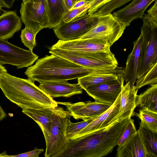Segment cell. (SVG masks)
Here are the masks:
<instances>
[{
  "mask_svg": "<svg viewBox=\"0 0 157 157\" xmlns=\"http://www.w3.org/2000/svg\"><path fill=\"white\" fill-rule=\"evenodd\" d=\"M142 40L137 79L140 78L157 63V22L147 14L142 18Z\"/></svg>",
  "mask_w": 157,
  "mask_h": 157,
  "instance_id": "277c9868",
  "label": "cell"
},
{
  "mask_svg": "<svg viewBox=\"0 0 157 157\" xmlns=\"http://www.w3.org/2000/svg\"><path fill=\"white\" fill-rule=\"evenodd\" d=\"M136 115L141 122L154 133H157V113L140 109Z\"/></svg>",
  "mask_w": 157,
  "mask_h": 157,
  "instance_id": "484cf974",
  "label": "cell"
},
{
  "mask_svg": "<svg viewBox=\"0 0 157 157\" xmlns=\"http://www.w3.org/2000/svg\"><path fill=\"white\" fill-rule=\"evenodd\" d=\"M43 151L44 149H43L35 147L33 151L13 155H7L6 157H38L39 155Z\"/></svg>",
  "mask_w": 157,
  "mask_h": 157,
  "instance_id": "836d02e7",
  "label": "cell"
},
{
  "mask_svg": "<svg viewBox=\"0 0 157 157\" xmlns=\"http://www.w3.org/2000/svg\"><path fill=\"white\" fill-rule=\"evenodd\" d=\"M68 111L58 106L55 108L40 109H22V112L33 120L38 124L44 134V138L50 134L54 116L65 113Z\"/></svg>",
  "mask_w": 157,
  "mask_h": 157,
  "instance_id": "4fadbf2b",
  "label": "cell"
},
{
  "mask_svg": "<svg viewBox=\"0 0 157 157\" xmlns=\"http://www.w3.org/2000/svg\"><path fill=\"white\" fill-rule=\"evenodd\" d=\"M124 68L117 67L112 70H104L79 78L78 83L85 90L91 86L115 79L123 75Z\"/></svg>",
  "mask_w": 157,
  "mask_h": 157,
  "instance_id": "d6986e66",
  "label": "cell"
},
{
  "mask_svg": "<svg viewBox=\"0 0 157 157\" xmlns=\"http://www.w3.org/2000/svg\"><path fill=\"white\" fill-rule=\"evenodd\" d=\"M138 130L147 157H157V133L152 132L141 122Z\"/></svg>",
  "mask_w": 157,
  "mask_h": 157,
  "instance_id": "d4e9b609",
  "label": "cell"
},
{
  "mask_svg": "<svg viewBox=\"0 0 157 157\" xmlns=\"http://www.w3.org/2000/svg\"><path fill=\"white\" fill-rule=\"evenodd\" d=\"M133 120L130 118L118 142V145H124L137 132Z\"/></svg>",
  "mask_w": 157,
  "mask_h": 157,
  "instance_id": "1f68e13d",
  "label": "cell"
},
{
  "mask_svg": "<svg viewBox=\"0 0 157 157\" xmlns=\"http://www.w3.org/2000/svg\"><path fill=\"white\" fill-rule=\"evenodd\" d=\"M123 75L116 79L93 85L85 90L95 101L112 105L121 92Z\"/></svg>",
  "mask_w": 157,
  "mask_h": 157,
  "instance_id": "8fae6325",
  "label": "cell"
},
{
  "mask_svg": "<svg viewBox=\"0 0 157 157\" xmlns=\"http://www.w3.org/2000/svg\"><path fill=\"white\" fill-rule=\"evenodd\" d=\"M126 28L111 13L98 15L95 26L78 39H91L111 47L122 36Z\"/></svg>",
  "mask_w": 157,
  "mask_h": 157,
  "instance_id": "8992f818",
  "label": "cell"
},
{
  "mask_svg": "<svg viewBox=\"0 0 157 157\" xmlns=\"http://www.w3.org/2000/svg\"><path fill=\"white\" fill-rule=\"evenodd\" d=\"M155 0H132L129 4L114 12L113 16L126 27L134 20L142 18L146 9Z\"/></svg>",
  "mask_w": 157,
  "mask_h": 157,
  "instance_id": "2e32d148",
  "label": "cell"
},
{
  "mask_svg": "<svg viewBox=\"0 0 157 157\" xmlns=\"http://www.w3.org/2000/svg\"><path fill=\"white\" fill-rule=\"evenodd\" d=\"M78 0H64L67 10H70Z\"/></svg>",
  "mask_w": 157,
  "mask_h": 157,
  "instance_id": "74e56055",
  "label": "cell"
},
{
  "mask_svg": "<svg viewBox=\"0 0 157 157\" xmlns=\"http://www.w3.org/2000/svg\"><path fill=\"white\" fill-rule=\"evenodd\" d=\"M49 18V29L54 28L63 22L67 10L64 0H46Z\"/></svg>",
  "mask_w": 157,
  "mask_h": 157,
  "instance_id": "cb8c5ba5",
  "label": "cell"
},
{
  "mask_svg": "<svg viewBox=\"0 0 157 157\" xmlns=\"http://www.w3.org/2000/svg\"><path fill=\"white\" fill-rule=\"evenodd\" d=\"M95 118H89L79 122L73 123L71 122L69 118L68 120L66 129L68 139L72 138Z\"/></svg>",
  "mask_w": 157,
  "mask_h": 157,
  "instance_id": "83f0119b",
  "label": "cell"
},
{
  "mask_svg": "<svg viewBox=\"0 0 157 157\" xmlns=\"http://www.w3.org/2000/svg\"><path fill=\"white\" fill-rule=\"evenodd\" d=\"M0 88L10 101L22 109H40L58 106L57 102L34 82L7 72L0 74Z\"/></svg>",
  "mask_w": 157,
  "mask_h": 157,
  "instance_id": "7a4b0ae2",
  "label": "cell"
},
{
  "mask_svg": "<svg viewBox=\"0 0 157 157\" xmlns=\"http://www.w3.org/2000/svg\"><path fill=\"white\" fill-rule=\"evenodd\" d=\"M70 116L68 111L54 116L51 133L45 138V157H60L65 150L68 140L66 133V126Z\"/></svg>",
  "mask_w": 157,
  "mask_h": 157,
  "instance_id": "ba28073f",
  "label": "cell"
},
{
  "mask_svg": "<svg viewBox=\"0 0 157 157\" xmlns=\"http://www.w3.org/2000/svg\"><path fill=\"white\" fill-rule=\"evenodd\" d=\"M103 70L85 67L58 56L51 54L38 59L25 72L33 82L68 80Z\"/></svg>",
  "mask_w": 157,
  "mask_h": 157,
  "instance_id": "3957f363",
  "label": "cell"
},
{
  "mask_svg": "<svg viewBox=\"0 0 157 157\" xmlns=\"http://www.w3.org/2000/svg\"><path fill=\"white\" fill-rule=\"evenodd\" d=\"M57 103L65 105L70 115L75 119H81L83 120L96 118L105 112L112 105L96 101L79 102L74 103L62 102H57Z\"/></svg>",
  "mask_w": 157,
  "mask_h": 157,
  "instance_id": "7c38bea8",
  "label": "cell"
},
{
  "mask_svg": "<svg viewBox=\"0 0 157 157\" xmlns=\"http://www.w3.org/2000/svg\"><path fill=\"white\" fill-rule=\"evenodd\" d=\"M136 82V88L138 90L144 86L157 83V63Z\"/></svg>",
  "mask_w": 157,
  "mask_h": 157,
  "instance_id": "4316f807",
  "label": "cell"
},
{
  "mask_svg": "<svg viewBox=\"0 0 157 157\" xmlns=\"http://www.w3.org/2000/svg\"><path fill=\"white\" fill-rule=\"evenodd\" d=\"M147 14L153 21L157 22V0H155L153 5L147 11Z\"/></svg>",
  "mask_w": 157,
  "mask_h": 157,
  "instance_id": "e575fe53",
  "label": "cell"
},
{
  "mask_svg": "<svg viewBox=\"0 0 157 157\" xmlns=\"http://www.w3.org/2000/svg\"><path fill=\"white\" fill-rule=\"evenodd\" d=\"M36 34L32 29L25 27L21 30L20 36L21 41L30 50L33 51L36 46Z\"/></svg>",
  "mask_w": 157,
  "mask_h": 157,
  "instance_id": "f546056e",
  "label": "cell"
},
{
  "mask_svg": "<svg viewBox=\"0 0 157 157\" xmlns=\"http://www.w3.org/2000/svg\"><path fill=\"white\" fill-rule=\"evenodd\" d=\"M121 93L114 102L105 112L94 119L72 138L80 137L106 128L118 119L120 110Z\"/></svg>",
  "mask_w": 157,
  "mask_h": 157,
  "instance_id": "9a60e30c",
  "label": "cell"
},
{
  "mask_svg": "<svg viewBox=\"0 0 157 157\" xmlns=\"http://www.w3.org/2000/svg\"><path fill=\"white\" fill-rule=\"evenodd\" d=\"M15 0H0V3L2 7L10 9L13 6Z\"/></svg>",
  "mask_w": 157,
  "mask_h": 157,
  "instance_id": "d590c367",
  "label": "cell"
},
{
  "mask_svg": "<svg viewBox=\"0 0 157 157\" xmlns=\"http://www.w3.org/2000/svg\"><path fill=\"white\" fill-rule=\"evenodd\" d=\"M111 0H89V8L88 13L92 15L104 5Z\"/></svg>",
  "mask_w": 157,
  "mask_h": 157,
  "instance_id": "d6a6232c",
  "label": "cell"
},
{
  "mask_svg": "<svg viewBox=\"0 0 157 157\" xmlns=\"http://www.w3.org/2000/svg\"><path fill=\"white\" fill-rule=\"evenodd\" d=\"M98 15L86 13L77 19L65 23L62 22L53 29L58 38L64 41L78 39L92 29L97 23Z\"/></svg>",
  "mask_w": 157,
  "mask_h": 157,
  "instance_id": "9c48e42d",
  "label": "cell"
},
{
  "mask_svg": "<svg viewBox=\"0 0 157 157\" xmlns=\"http://www.w3.org/2000/svg\"><path fill=\"white\" fill-rule=\"evenodd\" d=\"M7 116V114L0 105V121L5 118Z\"/></svg>",
  "mask_w": 157,
  "mask_h": 157,
  "instance_id": "f35d334b",
  "label": "cell"
},
{
  "mask_svg": "<svg viewBox=\"0 0 157 157\" xmlns=\"http://www.w3.org/2000/svg\"><path fill=\"white\" fill-rule=\"evenodd\" d=\"M108 44L91 39H77L69 41L59 40L51 48L76 52H97L109 51Z\"/></svg>",
  "mask_w": 157,
  "mask_h": 157,
  "instance_id": "5bb4252c",
  "label": "cell"
},
{
  "mask_svg": "<svg viewBox=\"0 0 157 157\" xmlns=\"http://www.w3.org/2000/svg\"><path fill=\"white\" fill-rule=\"evenodd\" d=\"M6 72L7 71L5 67L0 64V74Z\"/></svg>",
  "mask_w": 157,
  "mask_h": 157,
  "instance_id": "ab89813d",
  "label": "cell"
},
{
  "mask_svg": "<svg viewBox=\"0 0 157 157\" xmlns=\"http://www.w3.org/2000/svg\"><path fill=\"white\" fill-rule=\"evenodd\" d=\"M117 157H147L139 130L123 145H118Z\"/></svg>",
  "mask_w": 157,
  "mask_h": 157,
  "instance_id": "44dd1931",
  "label": "cell"
},
{
  "mask_svg": "<svg viewBox=\"0 0 157 157\" xmlns=\"http://www.w3.org/2000/svg\"><path fill=\"white\" fill-rule=\"evenodd\" d=\"M89 2L78 8L67 10L63 18V22L65 23L76 20L88 13Z\"/></svg>",
  "mask_w": 157,
  "mask_h": 157,
  "instance_id": "f1b7e54d",
  "label": "cell"
},
{
  "mask_svg": "<svg viewBox=\"0 0 157 157\" xmlns=\"http://www.w3.org/2000/svg\"><path fill=\"white\" fill-rule=\"evenodd\" d=\"M89 2V0H78L76 2L71 9L81 7Z\"/></svg>",
  "mask_w": 157,
  "mask_h": 157,
  "instance_id": "8d00e7d4",
  "label": "cell"
},
{
  "mask_svg": "<svg viewBox=\"0 0 157 157\" xmlns=\"http://www.w3.org/2000/svg\"><path fill=\"white\" fill-rule=\"evenodd\" d=\"M132 0H111L99 9L96 13L99 15H104L111 13Z\"/></svg>",
  "mask_w": 157,
  "mask_h": 157,
  "instance_id": "4dcf8cb0",
  "label": "cell"
},
{
  "mask_svg": "<svg viewBox=\"0 0 157 157\" xmlns=\"http://www.w3.org/2000/svg\"><path fill=\"white\" fill-rule=\"evenodd\" d=\"M38 87L53 98H69L82 94L83 91V89L78 83L71 84L67 80L41 82Z\"/></svg>",
  "mask_w": 157,
  "mask_h": 157,
  "instance_id": "e0dca14e",
  "label": "cell"
},
{
  "mask_svg": "<svg viewBox=\"0 0 157 157\" xmlns=\"http://www.w3.org/2000/svg\"><path fill=\"white\" fill-rule=\"evenodd\" d=\"M141 40L140 34L137 39L134 42L132 50L128 57L124 68L123 74L124 80L126 83L129 82L131 87L135 85L137 80Z\"/></svg>",
  "mask_w": 157,
  "mask_h": 157,
  "instance_id": "ffe728a7",
  "label": "cell"
},
{
  "mask_svg": "<svg viewBox=\"0 0 157 157\" xmlns=\"http://www.w3.org/2000/svg\"><path fill=\"white\" fill-rule=\"evenodd\" d=\"M136 106L140 109L157 113V84L150 86L143 92L137 95Z\"/></svg>",
  "mask_w": 157,
  "mask_h": 157,
  "instance_id": "603a6c76",
  "label": "cell"
},
{
  "mask_svg": "<svg viewBox=\"0 0 157 157\" xmlns=\"http://www.w3.org/2000/svg\"><path fill=\"white\" fill-rule=\"evenodd\" d=\"M22 2H27V1H28L29 0H22Z\"/></svg>",
  "mask_w": 157,
  "mask_h": 157,
  "instance_id": "b9f144b4",
  "label": "cell"
},
{
  "mask_svg": "<svg viewBox=\"0 0 157 157\" xmlns=\"http://www.w3.org/2000/svg\"><path fill=\"white\" fill-rule=\"evenodd\" d=\"M49 53L66 59L85 67L96 70H112L118 63L110 50L104 52H86L54 48Z\"/></svg>",
  "mask_w": 157,
  "mask_h": 157,
  "instance_id": "5b68a950",
  "label": "cell"
},
{
  "mask_svg": "<svg viewBox=\"0 0 157 157\" xmlns=\"http://www.w3.org/2000/svg\"><path fill=\"white\" fill-rule=\"evenodd\" d=\"M21 26V18L16 11H5L0 16V39L7 40L12 38Z\"/></svg>",
  "mask_w": 157,
  "mask_h": 157,
  "instance_id": "7402d4cb",
  "label": "cell"
},
{
  "mask_svg": "<svg viewBox=\"0 0 157 157\" xmlns=\"http://www.w3.org/2000/svg\"><path fill=\"white\" fill-rule=\"evenodd\" d=\"M130 119H118L106 128L69 139L66 148L60 157H101L108 155L118 145Z\"/></svg>",
  "mask_w": 157,
  "mask_h": 157,
  "instance_id": "6da1fadb",
  "label": "cell"
},
{
  "mask_svg": "<svg viewBox=\"0 0 157 157\" xmlns=\"http://www.w3.org/2000/svg\"><path fill=\"white\" fill-rule=\"evenodd\" d=\"M2 7V6L0 3V11H1V7Z\"/></svg>",
  "mask_w": 157,
  "mask_h": 157,
  "instance_id": "60d3db41",
  "label": "cell"
},
{
  "mask_svg": "<svg viewBox=\"0 0 157 157\" xmlns=\"http://www.w3.org/2000/svg\"><path fill=\"white\" fill-rule=\"evenodd\" d=\"M39 56L33 51L26 50L0 39V64L16 66L18 69L32 65Z\"/></svg>",
  "mask_w": 157,
  "mask_h": 157,
  "instance_id": "30bf717a",
  "label": "cell"
},
{
  "mask_svg": "<svg viewBox=\"0 0 157 157\" xmlns=\"http://www.w3.org/2000/svg\"><path fill=\"white\" fill-rule=\"evenodd\" d=\"M138 90L135 86L131 87L129 82L122 86L121 92L119 113L118 117L120 120L131 118L137 106L136 98Z\"/></svg>",
  "mask_w": 157,
  "mask_h": 157,
  "instance_id": "ac0fdd59",
  "label": "cell"
},
{
  "mask_svg": "<svg viewBox=\"0 0 157 157\" xmlns=\"http://www.w3.org/2000/svg\"><path fill=\"white\" fill-rule=\"evenodd\" d=\"M20 12L25 27L37 34L42 29L49 28L46 0H29L22 2Z\"/></svg>",
  "mask_w": 157,
  "mask_h": 157,
  "instance_id": "52a82bcc",
  "label": "cell"
}]
</instances>
